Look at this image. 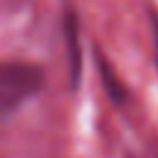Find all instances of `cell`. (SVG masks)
Wrapping results in <instances>:
<instances>
[{
	"label": "cell",
	"mask_w": 158,
	"mask_h": 158,
	"mask_svg": "<svg viewBox=\"0 0 158 158\" xmlns=\"http://www.w3.org/2000/svg\"><path fill=\"white\" fill-rule=\"evenodd\" d=\"M69 22H67V40H69V44H72V77H74V81H77V77H79V49H77V25H74V17H67Z\"/></svg>",
	"instance_id": "cell-2"
},
{
	"label": "cell",
	"mask_w": 158,
	"mask_h": 158,
	"mask_svg": "<svg viewBox=\"0 0 158 158\" xmlns=\"http://www.w3.org/2000/svg\"><path fill=\"white\" fill-rule=\"evenodd\" d=\"M44 74L30 62H0V126L42 89Z\"/></svg>",
	"instance_id": "cell-1"
},
{
	"label": "cell",
	"mask_w": 158,
	"mask_h": 158,
	"mask_svg": "<svg viewBox=\"0 0 158 158\" xmlns=\"http://www.w3.org/2000/svg\"><path fill=\"white\" fill-rule=\"evenodd\" d=\"M156 57H158V20H156Z\"/></svg>",
	"instance_id": "cell-3"
}]
</instances>
